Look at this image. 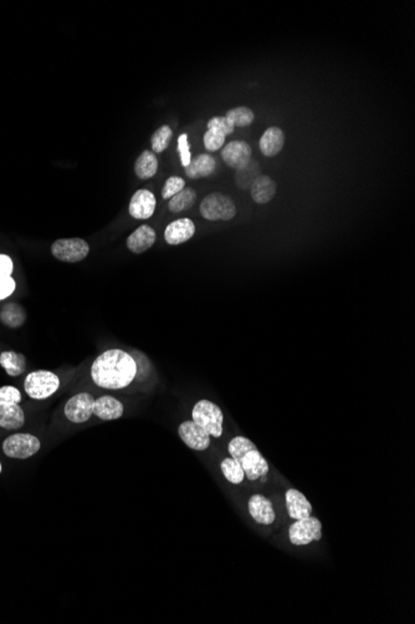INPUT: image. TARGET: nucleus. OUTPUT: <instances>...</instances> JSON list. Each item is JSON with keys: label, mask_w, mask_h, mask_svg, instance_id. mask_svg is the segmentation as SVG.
Instances as JSON below:
<instances>
[{"label": "nucleus", "mask_w": 415, "mask_h": 624, "mask_svg": "<svg viewBox=\"0 0 415 624\" xmlns=\"http://www.w3.org/2000/svg\"><path fill=\"white\" fill-rule=\"evenodd\" d=\"M137 363L128 353L111 349L95 359L91 377L100 388L119 390L128 387L136 378Z\"/></svg>", "instance_id": "1"}, {"label": "nucleus", "mask_w": 415, "mask_h": 624, "mask_svg": "<svg viewBox=\"0 0 415 624\" xmlns=\"http://www.w3.org/2000/svg\"><path fill=\"white\" fill-rule=\"evenodd\" d=\"M228 450L231 457L239 462L240 466L243 467L244 473L250 481L264 478L269 472L267 461L260 454L254 442L248 437L244 436L234 437L233 440L229 442Z\"/></svg>", "instance_id": "2"}, {"label": "nucleus", "mask_w": 415, "mask_h": 624, "mask_svg": "<svg viewBox=\"0 0 415 624\" xmlns=\"http://www.w3.org/2000/svg\"><path fill=\"white\" fill-rule=\"evenodd\" d=\"M193 421L214 437L223 435L224 415L218 405L209 400H200L194 405Z\"/></svg>", "instance_id": "3"}, {"label": "nucleus", "mask_w": 415, "mask_h": 624, "mask_svg": "<svg viewBox=\"0 0 415 624\" xmlns=\"http://www.w3.org/2000/svg\"><path fill=\"white\" fill-rule=\"evenodd\" d=\"M203 218L207 220H230L236 216V206L233 199L220 192L209 194L199 206Z\"/></svg>", "instance_id": "4"}, {"label": "nucleus", "mask_w": 415, "mask_h": 624, "mask_svg": "<svg viewBox=\"0 0 415 624\" xmlns=\"http://www.w3.org/2000/svg\"><path fill=\"white\" fill-rule=\"evenodd\" d=\"M60 388V379L49 370H37L28 374L24 382L25 393L35 400L50 398Z\"/></svg>", "instance_id": "5"}, {"label": "nucleus", "mask_w": 415, "mask_h": 624, "mask_svg": "<svg viewBox=\"0 0 415 624\" xmlns=\"http://www.w3.org/2000/svg\"><path fill=\"white\" fill-rule=\"evenodd\" d=\"M42 442L37 436L30 434H14L3 442V452L11 459H29L39 452Z\"/></svg>", "instance_id": "6"}, {"label": "nucleus", "mask_w": 415, "mask_h": 624, "mask_svg": "<svg viewBox=\"0 0 415 624\" xmlns=\"http://www.w3.org/2000/svg\"><path fill=\"white\" fill-rule=\"evenodd\" d=\"M52 253L61 262L78 263L88 257L90 246L83 238H63L52 243Z\"/></svg>", "instance_id": "7"}, {"label": "nucleus", "mask_w": 415, "mask_h": 624, "mask_svg": "<svg viewBox=\"0 0 415 624\" xmlns=\"http://www.w3.org/2000/svg\"><path fill=\"white\" fill-rule=\"evenodd\" d=\"M289 530L291 543L295 546H305L313 541H320L322 537L321 521L308 516L306 519H296Z\"/></svg>", "instance_id": "8"}, {"label": "nucleus", "mask_w": 415, "mask_h": 624, "mask_svg": "<svg viewBox=\"0 0 415 624\" xmlns=\"http://www.w3.org/2000/svg\"><path fill=\"white\" fill-rule=\"evenodd\" d=\"M95 399L88 393L76 394L65 405V415L71 423L81 424L94 415Z\"/></svg>", "instance_id": "9"}, {"label": "nucleus", "mask_w": 415, "mask_h": 624, "mask_svg": "<svg viewBox=\"0 0 415 624\" xmlns=\"http://www.w3.org/2000/svg\"><path fill=\"white\" fill-rule=\"evenodd\" d=\"M183 442L197 452H204L210 446V435L194 421H184L178 428Z\"/></svg>", "instance_id": "10"}, {"label": "nucleus", "mask_w": 415, "mask_h": 624, "mask_svg": "<svg viewBox=\"0 0 415 624\" xmlns=\"http://www.w3.org/2000/svg\"><path fill=\"white\" fill-rule=\"evenodd\" d=\"M156 196L148 189H138L132 196L128 212L136 220H148L156 211Z\"/></svg>", "instance_id": "11"}, {"label": "nucleus", "mask_w": 415, "mask_h": 624, "mask_svg": "<svg viewBox=\"0 0 415 624\" xmlns=\"http://www.w3.org/2000/svg\"><path fill=\"white\" fill-rule=\"evenodd\" d=\"M251 153H253V148L248 142L231 141L224 147L223 151H222V158L229 167L239 170V168L244 167L245 165L253 158Z\"/></svg>", "instance_id": "12"}, {"label": "nucleus", "mask_w": 415, "mask_h": 624, "mask_svg": "<svg viewBox=\"0 0 415 624\" xmlns=\"http://www.w3.org/2000/svg\"><path fill=\"white\" fill-rule=\"evenodd\" d=\"M196 233V225L189 218L173 220L166 227L164 240L171 246H179L189 241Z\"/></svg>", "instance_id": "13"}, {"label": "nucleus", "mask_w": 415, "mask_h": 624, "mask_svg": "<svg viewBox=\"0 0 415 624\" xmlns=\"http://www.w3.org/2000/svg\"><path fill=\"white\" fill-rule=\"evenodd\" d=\"M156 231L148 225H142L127 238V248L135 254L148 251L156 243Z\"/></svg>", "instance_id": "14"}, {"label": "nucleus", "mask_w": 415, "mask_h": 624, "mask_svg": "<svg viewBox=\"0 0 415 624\" xmlns=\"http://www.w3.org/2000/svg\"><path fill=\"white\" fill-rule=\"evenodd\" d=\"M249 512L260 525H271L275 521L272 504L263 495H254L249 500Z\"/></svg>", "instance_id": "15"}, {"label": "nucleus", "mask_w": 415, "mask_h": 624, "mask_svg": "<svg viewBox=\"0 0 415 624\" xmlns=\"http://www.w3.org/2000/svg\"><path fill=\"white\" fill-rule=\"evenodd\" d=\"M286 506L291 519H301L311 516L312 506L303 493L290 488L286 491Z\"/></svg>", "instance_id": "16"}, {"label": "nucleus", "mask_w": 415, "mask_h": 624, "mask_svg": "<svg viewBox=\"0 0 415 624\" xmlns=\"http://www.w3.org/2000/svg\"><path fill=\"white\" fill-rule=\"evenodd\" d=\"M285 145V134L280 127L271 126L265 130L260 139L259 147L266 158H274L281 153Z\"/></svg>", "instance_id": "17"}, {"label": "nucleus", "mask_w": 415, "mask_h": 624, "mask_svg": "<svg viewBox=\"0 0 415 624\" xmlns=\"http://www.w3.org/2000/svg\"><path fill=\"white\" fill-rule=\"evenodd\" d=\"M124 404L114 396L104 395L95 400L94 415L104 421L120 419L124 415Z\"/></svg>", "instance_id": "18"}, {"label": "nucleus", "mask_w": 415, "mask_h": 624, "mask_svg": "<svg viewBox=\"0 0 415 624\" xmlns=\"http://www.w3.org/2000/svg\"><path fill=\"white\" fill-rule=\"evenodd\" d=\"M276 192H277V184L275 181L265 175L259 176L258 179H255L254 184H251V187H250L251 199L255 204H259V205L269 204L271 199L275 197Z\"/></svg>", "instance_id": "19"}, {"label": "nucleus", "mask_w": 415, "mask_h": 624, "mask_svg": "<svg viewBox=\"0 0 415 624\" xmlns=\"http://www.w3.org/2000/svg\"><path fill=\"white\" fill-rule=\"evenodd\" d=\"M217 170V161L209 153H202L196 158H193L187 167H184V172L189 179H204L210 176Z\"/></svg>", "instance_id": "20"}, {"label": "nucleus", "mask_w": 415, "mask_h": 624, "mask_svg": "<svg viewBox=\"0 0 415 624\" xmlns=\"http://www.w3.org/2000/svg\"><path fill=\"white\" fill-rule=\"evenodd\" d=\"M25 415L19 404L0 403V428L6 430H18L24 426Z\"/></svg>", "instance_id": "21"}, {"label": "nucleus", "mask_w": 415, "mask_h": 624, "mask_svg": "<svg viewBox=\"0 0 415 624\" xmlns=\"http://www.w3.org/2000/svg\"><path fill=\"white\" fill-rule=\"evenodd\" d=\"M158 166H160V163H158L156 153L150 151V150H145L136 160V176L140 179H152L158 171Z\"/></svg>", "instance_id": "22"}, {"label": "nucleus", "mask_w": 415, "mask_h": 624, "mask_svg": "<svg viewBox=\"0 0 415 624\" xmlns=\"http://www.w3.org/2000/svg\"><path fill=\"white\" fill-rule=\"evenodd\" d=\"M0 365L9 377H19L25 372L26 359L20 353L3 352L0 354Z\"/></svg>", "instance_id": "23"}, {"label": "nucleus", "mask_w": 415, "mask_h": 624, "mask_svg": "<svg viewBox=\"0 0 415 624\" xmlns=\"http://www.w3.org/2000/svg\"><path fill=\"white\" fill-rule=\"evenodd\" d=\"M0 320L9 328H19L25 323V310L18 303H8L0 310Z\"/></svg>", "instance_id": "24"}, {"label": "nucleus", "mask_w": 415, "mask_h": 624, "mask_svg": "<svg viewBox=\"0 0 415 624\" xmlns=\"http://www.w3.org/2000/svg\"><path fill=\"white\" fill-rule=\"evenodd\" d=\"M196 202H197V192L191 187H188V189H182L179 194H176L169 199L168 210L173 213H181V212L192 208Z\"/></svg>", "instance_id": "25"}, {"label": "nucleus", "mask_w": 415, "mask_h": 624, "mask_svg": "<svg viewBox=\"0 0 415 624\" xmlns=\"http://www.w3.org/2000/svg\"><path fill=\"white\" fill-rule=\"evenodd\" d=\"M259 163L251 158L249 163L245 165L244 167L236 170L235 182H236L238 187H240V189H248L249 187H251V184H254L255 179L259 177Z\"/></svg>", "instance_id": "26"}, {"label": "nucleus", "mask_w": 415, "mask_h": 624, "mask_svg": "<svg viewBox=\"0 0 415 624\" xmlns=\"http://www.w3.org/2000/svg\"><path fill=\"white\" fill-rule=\"evenodd\" d=\"M225 117L230 121V124L234 127H245L253 124V121L255 120V114L254 111L249 107L238 106V107H234L231 110H229Z\"/></svg>", "instance_id": "27"}, {"label": "nucleus", "mask_w": 415, "mask_h": 624, "mask_svg": "<svg viewBox=\"0 0 415 624\" xmlns=\"http://www.w3.org/2000/svg\"><path fill=\"white\" fill-rule=\"evenodd\" d=\"M220 467H222V472H223L224 476L228 480L229 483H235V485H239V483H243L245 476L244 470H243V467L240 466L239 462L236 461L235 459H233V457L224 459Z\"/></svg>", "instance_id": "28"}, {"label": "nucleus", "mask_w": 415, "mask_h": 624, "mask_svg": "<svg viewBox=\"0 0 415 624\" xmlns=\"http://www.w3.org/2000/svg\"><path fill=\"white\" fill-rule=\"evenodd\" d=\"M172 136H173V131L168 125H163L156 130L151 139L153 153H162L163 151H166L167 147L169 146V143H171Z\"/></svg>", "instance_id": "29"}, {"label": "nucleus", "mask_w": 415, "mask_h": 624, "mask_svg": "<svg viewBox=\"0 0 415 624\" xmlns=\"http://www.w3.org/2000/svg\"><path fill=\"white\" fill-rule=\"evenodd\" d=\"M184 189H186V181L179 176H172L167 179L164 187L162 189V199H171L173 196L179 194Z\"/></svg>", "instance_id": "30"}, {"label": "nucleus", "mask_w": 415, "mask_h": 624, "mask_svg": "<svg viewBox=\"0 0 415 624\" xmlns=\"http://www.w3.org/2000/svg\"><path fill=\"white\" fill-rule=\"evenodd\" d=\"M225 139H227V136L223 135V134H220V132L207 130L204 134L203 141H204V146H205L209 153H215V151H219L223 147L224 143H225Z\"/></svg>", "instance_id": "31"}, {"label": "nucleus", "mask_w": 415, "mask_h": 624, "mask_svg": "<svg viewBox=\"0 0 415 624\" xmlns=\"http://www.w3.org/2000/svg\"><path fill=\"white\" fill-rule=\"evenodd\" d=\"M207 130H214V131L220 132L225 136L231 135L235 127L230 124V121L225 116H214L213 119L207 121Z\"/></svg>", "instance_id": "32"}, {"label": "nucleus", "mask_w": 415, "mask_h": 624, "mask_svg": "<svg viewBox=\"0 0 415 624\" xmlns=\"http://www.w3.org/2000/svg\"><path fill=\"white\" fill-rule=\"evenodd\" d=\"M21 401V393L16 387H1L0 388V403L1 404H19Z\"/></svg>", "instance_id": "33"}, {"label": "nucleus", "mask_w": 415, "mask_h": 624, "mask_svg": "<svg viewBox=\"0 0 415 624\" xmlns=\"http://www.w3.org/2000/svg\"><path fill=\"white\" fill-rule=\"evenodd\" d=\"M178 151L181 153V161L184 167H187L188 165L192 161V155H191V147L188 142L187 134H182L178 139Z\"/></svg>", "instance_id": "34"}, {"label": "nucleus", "mask_w": 415, "mask_h": 624, "mask_svg": "<svg viewBox=\"0 0 415 624\" xmlns=\"http://www.w3.org/2000/svg\"><path fill=\"white\" fill-rule=\"evenodd\" d=\"M16 282L13 277L0 279V300L9 298L16 292Z\"/></svg>", "instance_id": "35"}, {"label": "nucleus", "mask_w": 415, "mask_h": 624, "mask_svg": "<svg viewBox=\"0 0 415 624\" xmlns=\"http://www.w3.org/2000/svg\"><path fill=\"white\" fill-rule=\"evenodd\" d=\"M14 271V263L9 256L0 253V279L11 277Z\"/></svg>", "instance_id": "36"}, {"label": "nucleus", "mask_w": 415, "mask_h": 624, "mask_svg": "<svg viewBox=\"0 0 415 624\" xmlns=\"http://www.w3.org/2000/svg\"><path fill=\"white\" fill-rule=\"evenodd\" d=\"M0 472H1V465H0Z\"/></svg>", "instance_id": "37"}]
</instances>
